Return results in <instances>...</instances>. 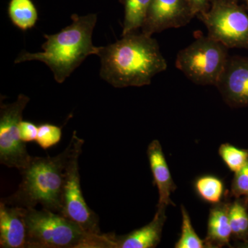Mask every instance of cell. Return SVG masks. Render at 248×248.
<instances>
[{"instance_id": "cell-1", "label": "cell", "mask_w": 248, "mask_h": 248, "mask_svg": "<svg viewBox=\"0 0 248 248\" xmlns=\"http://www.w3.org/2000/svg\"><path fill=\"white\" fill-rule=\"evenodd\" d=\"M122 37L98 50L101 78L111 86L141 87L151 84L156 75L167 69L159 44L152 36L133 32Z\"/></svg>"}, {"instance_id": "cell-2", "label": "cell", "mask_w": 248, "mask_h": 248, "mask_svg": "<svg viewBox=\"0 0 248 248\" xmlns=\"http://www.w3.org/2000/svg\"><path fill=\"white\" fill-rule=\"evenodd\" d=\"M84 144V140L74 131L68 146L60 154L32 156L29 166L20 171L22 179L17 190L1 202L24 208L40 205L42 209L62 215L67 167L74 155L82 151Z\"/></svg>"}, {"instance_id": "cell-3", "label": "cell", "mask_w": 248, "mask_h": 248, "mask_svg": "<svg viewBox=\"0 0 248 248\" xmlns=\"http://www.w3.org/2000/svg\"><path fill=\"white\" fill-rule=\"evenodd\" d=\"M71 19V25L58 33L44 35L46 42L42 46L43 51L32 53L23 50L15 63L34 60L44 62L53 72L55 81L63 83L89 55H97L99 50L92 41L97 14H73Z\"/></svg>"}, {"instance_id": "cell-4", "label": "cell", "mask_w": 248, "mask_h": 248, "mask_svg": "<svg viewBox=\"0 0 248 248\" xmlns=\"http://www.w3.org/2000/svg\"><path fill=\"white\" fill-rule=\"evenodd\" d=\"M27 248H112V234L91 235L60 214L27 208Z\"/></svg>"}, {"instance_id": "cell-5", "label": "cell", "mask_w": 248, "mask_h": 248, "mask_svg": "<svg viewBox=\"0 0 248 248\" xmlns=\"http://www.w3.org/2000/svg\"><path fill=\"white\" fill-rule=\"evenodd\" d=\"M228 50L210 36H202L179 52L175 66L196 84L217 86L229 58Z\"/></svg>"}, {"instance_id": "cell-6", "label": "cell", "mask_w": 248, "mask_h": 248, "mask_svg": "<svg viewBox=\"0 0 248 248\" xmlns=\"http://www.w3.org/2000/svg\"><path fill=\"white\" fill-rule=\"evenodd\" d=\"M208 35L228 48H248V14L232 0H213L210 9L198 16Z\"/></svg>"}, {"instance_id": "cell-7", "label": "cell", "mask_w": 248, "mask_h": 248, "mask_svg": "<svg viewBox=\"0 0 248 248\" xmlns=\"http://www.w3.org/2000/svg\"><path fill=\"white\" fill-rule=\"evenodd\" d=\"M29 101L28 96L20 94L16 102H1L0 106V164L19 172L29 166L32 158L19 135V124Z\"/></svg>"}, {"instance_id": "cell-8", "label": "cell", "mask_w": 248, "mask_h": 248, "mask_svg": "<svg viewBox=\"0 0 248 248\" xmlns=\"http://www.w3.org/2000/svg\"><path fill=\"white\" fill-rule=\"evenodd\" d=\"M81 151L74 155L67 167L62 215L75 222L88 234L97 236L102 234L99 217L89 208L81 190L79 169Z\"/></svg>"}, {"instance_id": "cell-9", "label": "cell", "mask_w": 248, "mask_h": 248, "mask_svg": "<svg viewBox=\"0 0 248 248\" xmlns=\"http://www.w3.org/2000/svg\"><path fill=\"white\" fill-rule=\"evenodd\" d=\"M193 17L186 0H152L141 32L152 36L184 27Z\"/></svg>"}, {"instance_id": "cell-10", "label": "cell", "mask_w": 248, "mask_h": 248, "mask_svg": "<svg viewBox=\"0 0 248 248\" xmlns=\"http://www.w3.org/2000/svg\"><path fill=\"white\" fill-rule=\"evenodd\" d=\"M227 104L232 107L248 106V58H228L217 84Z\"/></svg>"}, {"instance_id": "cell-11", "label": "cell", "mask_w": 248, "mask_h": 248, "mask_svg": "<svg viewBox=\"0 0 248 248\" xmlns=\"http://www.w3.org/2000/svg\"><path fill=\"white\" fill-rule=\"evenodd\" d=\"M27 208L0 202V248H27Z\"/></svg>"}, {"instance_id": "cell-12", "label": "cell", "mask_w": 248, "mask_h": 248, "mask_svg": "<svg viewBox=\"0 0 248 248\" xmlns=\"http://www.w3.org/2000/svg\"><path fill=\"white\" fill-rule=\"evenodd\" d=\"M147 155L155 184L159 191L158 208H165L172 204L171 194L175 190L162 147L158 140H153L147 149Z\"/></svg>"}, {"instance_id": "cell-13", "label": "cell", "mask_w": 248, "mask_h": 248, "mask_svg": "<svg viewBox=\"0 0 248 248\" xmlns=\"http://www.w3.org/2000/svg\"><path fill=\"white\" fill-rule=\"evenodd\" d=\"M166 208H158L149 223L128 234L113 239L114 248H153L159 244L166 221Z\"/></svg>"}, {"instance_id": "cell-14", "label": "cell", "mask_w": 248, "mask_h": 248, "mask_svg": "<svg viewBox=\"0 0 248 248\" xmlns=\"http://www.w3.org/2000/svg\"><path fill=\"white\" fill-rule=\"evenodd\" d=\"M124 6L122 36L136 32L143 27L152 0H120Z\"/></svg>"}, {"instance_id": "cell-15", "label": "cell", "mask_w": 248, "mask_h": 248, "mask_svg": "<svg viewBox=\"0 0 248 248\" xmlns=\"http://www.w3.org/2000/svg\"><path fill=\"white\" fill-rule=\"evenodd\" d=\"M8 15L13 24L23 31L32 29L38 20V11L32 0H10Z\"/></svg>"}, {"instance_id": "cell-16", "label": "cell", "mask_w": 248, "mask_h": 248, "mask_svg": "<svg viewBox=\"0 0 248 248\" xmlns=\"http://www.w3.org/2000/svg\"><path fill=\"white\" fill-rule=\"evenodd\" d=\"M229 209L217 207L210 213L208 221V239L218 244H228L232 231L229 219Z\"/></svg>"}, {"instance_id": "cell-17", "label": "cell", "mask_w": 248, "mask_h": 248, "mask_svg": "<svg viewBox=\"0 0 248 248\" xmlns=\"http://www.w3.org/2000/svg\"><path fill=\"white\" fill-rule=\"evenodd\" d=\"M196 188L201 197L210 203H218L223 195V183L211 176L200 178L196 183Z\"/></svg>"}, {"instance_id": "cell-18", "label": "cell", "mask_w": 248, "mask_h": 248, "mask_svg": "<svg viewBox=\"0 0 248 248\" xmlns=\"http://www.w3.org/2000/svg\"><path fill=\"white\" fill-rule=\"evenodd\" d=\"M182 227L180 238L175 245L176 248H203V241L194 230L188 213L182 207Z\"/></svg>"}, {"instance_id": "cell-19", "label": "cell", "mask_w": 248, "mask_h": 248, "mask_svg": "<svg viewBox=\"0 0 248 248\" xmlns=\"http://www.w3.org/2000/svg\"><path fill=\"white\" fill-rule=\"evenodd\" d=\"M219 155L228 167L236 173L244 167L248 161V153L231 144L222 145Z\"/></svg>"}, {"instance_id": "cell-20", "label": "cell", "mask_w": 248, "mask_h": 248, "mask_svg": "<svg viewBox=\"0 0 248 248\" xmlns=\"http://www.w3.org/2000/svg\"><path fill=\"white\" fill-rule=\"evenodd\" d=\"M62 136V130L60 127L51 124H42L38 125L36 142L42 149L48 150L60 143Z\"/></svg>"}, {"instance_id": "cell-21", "label": "cell", "mask_w": 248, "mask_h": 248, "mask_svg": "<svg viewBox=\"0 0 248 248\" xmlns=\"http://www.w3.org/2000/svg\"><path fill=\"white\" fill-rule=\"evenodd\" d=\"M232 191L236 196L248 195V161L236 172Z\"/></svg>"}, {"instance_id": "cell-22", "label": "cell", "mask_w": 248, "mask_h": 248, "mask_svg": "<svg viewBox=\"0 0 248 248\" xmlns=\"http://www.w3.org/2000/svg\"><path fill=\"white\" fill-rule=\"evenodd\" d=\"M38 126L32 122L22 121L19 124V135L21 140L24 143L36 141Z\"/></svg>"}, {"instance_id": "cell-23", "label": "cell", "mask_w": 248, "mask_h": 248, "mask_svg": "<svg viewBox=\"0 0 248 248\" xmlns=\"http://www.w3.org/2000/svg\"><path fill=\"white\" fill-rule=\"evenodd\" d=\"M194 17L206 13L210 7V0H186Z\"/></svg>"}, {"instance_id": "cell-24", "label": "cell", "mask_w": 248, "mask_h": 248, "mask_svg": "<svg viewBox=\"0 0 248 248\" xmlns=\"http://www.w3.org/2000/svg\"><path fill=\"white\" fill-rule=\"evenodd\" d=\"M229 219L233 234H241L239 228V214H238L237 202L233 204L229 209Z\"/></svg>"}, {"instance_id": "cell-25", "label": "cell", "mask_w": 248, "mask_h": 248, "mask_svg": "<svg viewBox=\"0 0 248 248\" xmlns=\"http://www.w3.org/2000/svg\"><path fill=\"white\" fill-rule=\"evenodd\" d=\"M238 214H239L240 233L244 234L248 230V215L246 208L237 202Z\"/></svg>"}, {"instance_id": "cell-26", "label": "cell", "mask_w": 248, "mask_h": 248, "mask_svg": "<svg viewBox=\"0 0 248 248\" xmlns=\"http://www.w3.org/2000/svg\"><path fill=\"white\" fill-rule=\"evenodd\" d=\"M246 248H248V244L247 245V246H246Z\"/></svg>"}, {"instance_id": "cell-27", "label": "cell", "mask_w": 248, "mask_h": 248, "mask_svg": "<svg viewBox=\"0 0 248 248\" xmlns=\"http://www.w3.org/2000/svg\"><path fill=\"white\" fill-rule=\"evenodd\" d=\"M248 5V0H247Z\"/></svg>"}]
</instances>
